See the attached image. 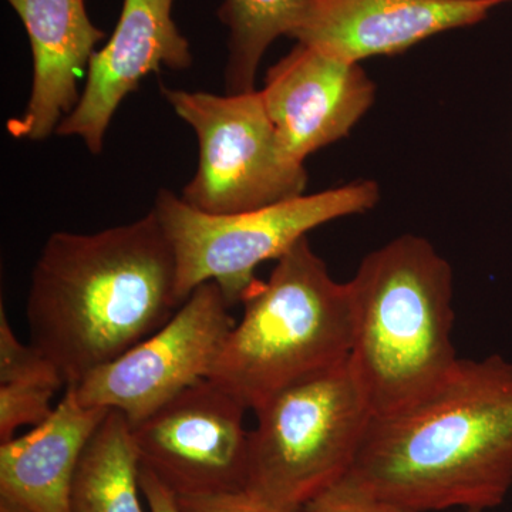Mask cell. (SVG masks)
Returning a JSON list of instances; mask_svg holds the SVG:
<instances>
[{"instance_id": "9", "label": "cell", "mask_w": 512, "mask_h": 512, "mask_svg": "<svg viewBox=\"0 0 512 512\" xmlns=\"http://www.w3.org/2000/svg\"><path fill=\"white\" fill-rule=\"evenodd\" d=\"M247 410L210 379L192 384L131 427L141 467L150 470L177 498L245 490Z\"/></svg>"}, {"instance_id": "2", "label": "cell", "mask_w": 512, "mask_h": 512, "mask_svg": "<svg viewBox=\"0 0 512 512\" xmlns=\"http://www.w3.org/2000/svg\"><path fill=\"white\" fill-rule=\"evenodd\" d=\"M183 302L177 261L156 212L94 234L55 232L30 276V343L66 387L163 328Z\"/></svg>"}, {"instance_id": "3", "label": "cell", "mask_w": 512, "mask_h": 512, "mask_svg": "<svg viewBox=\"0 0 512 512\" xmlns=\"http://www.w3.org/2000/svg\"><path fill=\"white\" fill-rule=\"evenodd\" d=\"M349 360L375 416L433 389L456 366L453 269L406 234L363 258L352 281Z\"/></svg>"}, {"instance_id": "4", "label": "cell", "mask_w": 512, "mask_h": 512, "mask_svg": "<svg viewBox=\"0 0 512 512\" xmlns=\"http://www.w3.org/2000/svg\"><path fill=\"white\" fill-rule=\"evenodd\" d=\"M244 315L229 332L208 379L248 410L348 359L353 320L349 284L330 275L308 238L276 262L268 281L242 299Z\"/></svg>"}, {"instance_id": "1", "label": "cell", "mask_w": 512, "mask_h": 512, "mask_svg": "<svg viewBox=\"0 0 512 512\" xmlns=\"http://www.w3.org/2000/svg\"><path fill=\"white\" fill-rule=\"evenodd\" d=\"M346 477L414 512L503 504L512 487V363L458 359L419 399L373 417Z\"/></svg>"}, {"instance_id": "22", "label": "cell", "mask_w": 512, "mask_h": 512, "mask_svg": "<svg viewBox=\"0 0 512 512\" xmlns=\"http://www.w3.org/2000/svg\"><path fill=\"white\" fill-rule=\"evenodd\" d=\"M0 512H26L6 501L0 500Z\"/></svg>"}, {"instance_id": "5", "label": "cell", "mask_w": 512, "mask_h": 512, "mask_svg": "<svg viewBox=\"0 0 512 512\" xmlns=\"http://www.w3.org/2000/svg\"><path fill=\"white\" fill-rule=\"evenodd\" d=\"M254 412L247 490L291 512L348 476L375 417L349 357L289 384Z\"/></svg>"}, {"instance_id": "19", "label": "cell", "mask_w": 512, "mask_h": 512, "mask_svg": "<svg viewBox=\"0 0 512 512\" xmlns=\"http://www.w3.org/2000/svg\"><path fill=\"white\" fill-rule=\"evenodd\" d=\"M302 512H414L369 493L349 477L323 491Z\"/></svg>"}, {"instance_id": "10", "label": "cell", "mask_w": 512, "mask_h": 512, "mask_svg": "<svg viewBox=\"0 0 512 512\" xmlns=\"http://www.w3.org/2000/svg\"><path fill=\"white\" fill-rule=\"evenodd\" d=\"M259 93L282 147L305 164L348 136L375 103L376 86L360 63L296 43L268 70Z\"/></svg>"}, {"instance_id": "13", "label": "cell", "mask_w": 512, "mask_h": 512, "mask_svg": "<svg viewBox=\"0 0 512 512\" xmlns=\"http://www.w3.org/2000/svg\"><path fill=\"white\" fill-rule=\"evenodd\" d=\"M28 33L32 89L25 110L6 124L18 140L43 141L82 97L80 80L106 32L90 20L84 0H6Z\"/></svg>"}, {"instance_id": "6", "label": "cell", "mask_w": 512, "mask_h": 512, "mask_svg": "<svg viewBox=\"0 0 512 512\" xmlns=\"http://www.w3.org/2000/svg\"><path fill=\"white\" fill-rule=\"evenodd\" d=\"M379 198L375 181L357 180L258 210L211 215L194 210L173 191L161 190L153 211L174 249L180 301L205 282H215L234 306L254 285L259 265L278 261L320 225L372 210Z\"/></svg>"}, {"instance_id": "8", "label": "cell", "mask_w": 512, "mask_h": 512, "mask_svg": "<svg viewBox=\"0 0 512 512\" xmlns=\"http://www.w3.org/2000/svg\"><path fill=\"white\" fill-rule=\"evenodd\" d=\"M215 282H205L173 318L76 384L86 407L117 410L137 426L192 384L208 379L235 320Z\"/></svg>"}, {"instance_id": "14", "label": "cell", "mask_w": 512, "mask_h": 512, "mask_svg": "<svg viewBox=\"0 0 512 512\" xmlns=\"http://www.w3.org/2000/svg\"><path fill=\"white\" fill-rule=\"evenodd\" d=\"M109 412L83 406L66 387L49 419L0 444V500L26 512H73L80 457Z\"/></svg>"}, {"instance_id": "12", "label": "cell", "mask_w": 512, "mask_h": 512, "mask_svg": "<svg viewBox=\"0 0 512 512\" xmlns=\"http://www.w3.org/2000/svg\"><path fill=\"white\" fill-rule=\"evenodd\" d=\"M510 0H306L296 43L350 63L399 55L447 30L483 22Z\"/></svg>"}, {"instance_id": "7", "label": "cell", "mask_w": 512, "mask_h": 512, "mask_svg": "<svg viewBox=\"0 0 512 512\" xmlns=\"http://www.w3.org/2000/svg\"><path fill=\"white\" fill-rule=\"evenodd\" d=\"M161 94L197 136V171L181 194L194 210L239 214L305 194V165L282 147L258 90L220 96L161 86Z\"/></svg>"}, {"instance_id": "16", "label": "cell", "mask_w": 512, "mask_h": 512, "mask_svg": "<svg viewBox=\"0 0 512 512\" xmlns=\"http://www.w3.org/2000/svg\"><path fill=\"white\" fill-rule=\"evenodd\" d=\"M306 0H224L218 18L229 30L225 93L255 92L256 72L279 36L291 37Z\"/></svg>"}, {"instance_id": "17", "label": "cell", "mask_w": 512, "mask_h": 512, "mask_svg": "<svg viewBox=\"0 0 512 512\" xmlns=\"http://www.w3.org/2000/svg\"><path fill=\"white\" fill-rule=\"evenodd\" d=\"M56 382L0 384V443L12 440L20 427H36L55 412L53 397L60 389Z\"/></svg>"}, {"instance_id": "21", "label": "cell", "mask_w": 512, "mask_h": 512, "mask_svg": "<svg viewBox=\"0 0 512 512\" xmlns=\"http://www.w3.org/2000/svg\"><path fill=\"white\" fill-rule=\"evenodd\" d=\"M140 485L150 512H183L173 491L146 467L140 468Z\"/></svg>"}, {"instance_id": "11", "label": "cell", "mask_w": 512, "mask_h": 512, "mask_svg": "<svg viewBox=\"0 0 512 512\" xmlns=\"http://www.w3.org/2000/svg\"><path fill=\"white\" fill-rule=\"evenodd\" d=\"M173 3L124 0L116 29L109 42L94 53L82 97L57 127V136L79 137L97 156L120 104L136 92L148 74L190 69V42L171 16Z\"/></svg>"}, {"instance_id": "15", "label": "cell", "mask_w": 512, "mask_h": 512, "mask_svg": "<svg viewBox=\"0 0 512 512\" xmlns=\"http://www.w3.org/2000/svg\"><path fill=\"white\" fill-rule=\"evenodd\" d=\"M140 457L123 413L110 410L84 448L72 487L73 512H144Z\"/></svg>"}, {"instance_id": "23", "label": "cell", "mask_w": 512, "mask_h": 512, "mask_svg": "<svg viewBox=\"0 0 512 512\" xmlns=\"http://www.w3.org/2000/svg\"><path fill=\"white\" fill-rule=\"evenodd\" d=\"M467 512H483V511H480V510H467Z\"/></svg>"}, {"instance_id": "20", "label": "cell", "mask_w": 512, "mask_h": 512, "mask_svg": "<svg viewBox=\"0 0 512 512\" xmlns=\"http://www.w3.org/2000/svg\"><path fill=\"white\" fill-rule=\"evenodd\" d=\"M177 501L183 512H291L266 503L247 488L200 497H181Z\"/></svg>"}, {"instance_id": "18", "label": "cell", "mask_w": 512, "mask_h": 512, "mask_svg": "<svg viewBox=\"0 0 512 512\" xmlns=\"http://www.w3.org/2000/svg\"><path fill=\"white\" fill-rule=\"evenodd\" d=\"M18 382L64 383L49 357L30 343L23 345L16 338L5 308L0 309V384Z\"/></svg>"}]
</instances>
